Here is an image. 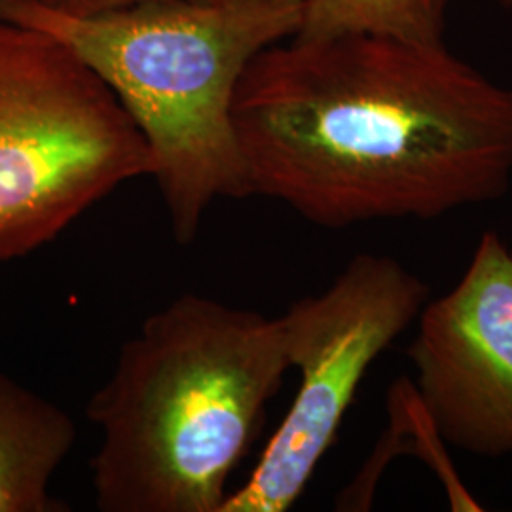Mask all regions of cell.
Instances as JSON below:
<instances>
[{"label": "cell", "mask_w": 512, "mask_h": 512, "mask_svg": "<svg viewBox=\"0 0 512 512\" xmlns=\"http://www.w3.org/2000/svg\"><path fill=\"white\" fill-rule=\"evenodd\" d=\"M76 444L73 416L0 372V512H63L52 480Z\"/></svg>", "instance_id": "obj_7"}, {"label": "cell", "mask_w": 512, "mask_h": 512, "mask_svg": "<svg viewBox=\"0 0 512 512\" xmlns=\"http://www.w3.org/2000/svg\"><path fill=\"white\" fill-rule=\"evenodd\" d=\"M416 321L412 382L440 437L473 456H511L512 251L497 232Z\"/></svg>", "instance_id": "obj_6"}, {"label": "cell", "mask_w": 512, "mask_h": 512, "mask_svg": "<svg viewBox=\"0 0 512 512\" xmlns=\"http://www.w3.org/2000/svg\"><path fill=\"white\" fill-rule=\"evenodd\" d=\"M304 0H165L74 18L0 0V19L65 44L97 74L147 143L171 234L190 245L220 200L249 198L232 120L256 55L294 37Z\"/></svg>", "instance_id": "obj_3"}, {"label": "cell", "mask_w": 512, "mask_h": 512, "mask_svg": "<svg viewBox=\"0 0 512 512\" xmlns=\"http://www.w3.org/2000/svg\"><path fill=\"white\" fill-rule=\"evenodd\" d=\"M497 4H501V6H505V8H509L512 10V0H495Z\"/></svg>", "instance_id": "obj_10"}, {"label": "cell", "mask_w": 512, "mask_h": 512, "mask_svg": "<svg viewBox=\"0 0 512 512\" xmlns=\"http://www.w3.org/2000/svg\"><path fill=\"white\" fill-rule=\"evenodd\" d=\"M429 287L395 258L357 255L281 315L300 385L249 480L220 512H287L306 492L374 361L420 315Z\"/></svg>", "instance_id": "obj_5"}, {"label": "cell", "mask_w": 512, "mask_h": 512, "mask_svg": "<svg viewBox=\"0 0 512 512\" xmlns=\"http://www.w3.org/2000/svg\"><path fill=\"white\" fill-rule=\"evenodd\" d=\"M289 370L281 315L196 293L148 315L86 410L95 507L220 512Z\"/></svg>", "instance_id": "obj_2"}, {"label": "cell", "mask_w": 512, "mask_h": 512, "mask_svg": "<svg viewBox=\"0 0 512 512\" xmlns=\"http://www.w3.org/2000/svg\"><path fill=\"white\" fill-rule=\"evenodd\" d=\"M150 171L141 131L105 82L57 38L0 19V264Z\"/></svg>", "instance_id": "obj_4"}, {"label": "cell", "mask_w": 512, "mask_h": 512, "mask_svg": "<svg viewBox=\"0 0 512 512\" xmlns=\"http://www.w3.org/2000/svg\"><path fill=\"white\" fill-rule=\"evenodd\" d=\"M454 0H304L298 37L368 33L412 42H444Z\"/></svg>", "instance_id": "obj_8"}, {"label": "cell", "mask_w": 512, "mask_h": 512, "mask_svg": "<svg viewBox=\"0 0 512 512\" xmlns=\"http://www.w3.org/2000/svg\"><path fill=\"white\" fill-rule=\"evenodd\" d=\"M232 120L251 196L321 228L440 219L512 184V88L444 42L294 35L251 61Z\"/></svg>", "instance_id": "obj_1"}, {"label": "cell", "mask_w": 512, "mask_h": 512, "mask_svg": "<svg viewBox=\"0 0 512 512\" xmlns=\"http://www.w3.org/2000/svg\"><path fill=\"white\" fill-rule=\"evenodd\" d=\"M35 2L59 14H67L74 18H92V16H103V14L128 10L143 4L165 2V0H35Z\"/></svg>", "instance_id": "obj_9"}]
</instances>
